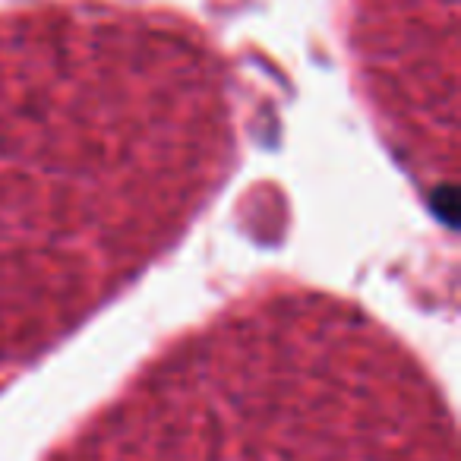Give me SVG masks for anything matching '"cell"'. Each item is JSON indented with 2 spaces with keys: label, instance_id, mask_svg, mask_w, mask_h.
Instances as JSON below:
<instances>
[{
  "label": "cell",
  "instance_id": "1",
  "mask_svg": "<svg viewBox=\"0 0 461 461\" xmlns=\"http://www.w3.org/2000/svg\"><path fill=\"white\" fill-rule=\"evenodd\" d=\"M0 29V376L39 357L152 257L215 174L212 67L117 26Z\"/></svg>",
  "mask_w": 461,
  "mask_h": 461
},
{
  "label": "cell",
  "instance_id": "2",
  "mask_svg": "<svg viewBox=\"0 0 461 461\" xmlns=\"http://www.w3.org/2000/svg\"><path fill=\"white\" fill-rule=\"evenodd\" d=\"M48 461H458L439 389L313 297L230 310L155 357Z\"/></svg>",
  "mask_w": 461,
  "mask_h": 461
}]
</instances>
